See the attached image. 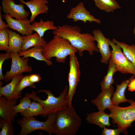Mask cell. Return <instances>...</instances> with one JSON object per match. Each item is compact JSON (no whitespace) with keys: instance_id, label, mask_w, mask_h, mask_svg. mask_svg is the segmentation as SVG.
<instances>
[{"instance_id":"obj_1","label":"cell","mask_w":135,"mask_h":135,"mask_svg":"<svg viewBox=\"0 0 135 135\" xmlns=\"http://www.w3.org/2000/svg\"><path fill=\"white\" fill-rule=\"evenodd\" d=\"M57 27L56 29L53 30V34L67 40L78 50L80 56H82L84 51L88 52L91 56L93 54L94 52H99L93 35L88 33H81V28L77 26L65 24Z\"/></svg>"},{"instance_id":"obj_16","label":"cell","mask_w":135,"mask_h":135,"mask_svg":"<svg viewBox=\"0 0 135 135\" xmlns=\"http://www.w3.org/2000/svg\"><path fill=\"white\" fill-rule=\"evenodd\" d=\"M0 96V116L2 119L13 122L17 114L14 111V107L16 105L18 99L8 100L4 96Z\"/></svg>"},{"instance_id":"obj_6","label":"cell","mask_w":135,"mask_h":135,"mask_svg":"<svg viewBox=\"0 0 135 135\" xmlns=\"http://www.w3.org/2000/svg\"><path fill=\"white\" fill-rule=\"evenodd\" d=\"M129 102L130 104L128 107L114 106L108 108L112 122L117 124L121 132L126 135L128 134L127 128L132 126V124L135 120V102L130 100Z\"/></svg>"},{"instance_id":"obj_15","label":"cell","mask_w":135,"mask_h":135,"mask_svg":"<svg viewBox=\"0 0 135 135\" xmlns=\"http://www.w3.org/2000/svg\"><path fill=\"white\" fill-rule=\"evenodd\" d=\"M20 2L26 5L30 9L31 14L30 20L31 23L34 22L36 17L42 14H47L48 10L47 4V0H30L27 2L21 0Z\"/></svg>"},{"instance_id":"obj_27","label":"cell","mask_w":135,"mask_h":135,"mask_svg":"<svg viewBox=\"0 0 135 135\" xmlns=\"http://www.w3.org/2000/svg\"><path fill=\"white\" fill-rule=\"evenodd\" d=\"M34 100L30 104L29 107L25 111L20 113L22 116L28 117L37 116L42 113L43 108L40 103Z\"/></svg>"},{"instance_id":"obj_7","label":"cell","mask_w":135,"mask_h":135,"mask_svg":"<svg viewBox=\"0 0 135 135\" xmlns=\"http://www.w3.org/2000/svg\"><path fill=\"white\" fill-rule=\"evenodd\" d=\"M69 71L68 80L69 87L67 94L68 106H72L73 97L76 93V88L80 81V72L79 62L75 54L69 56Z\"/></svg>"},{"instance_id":"obj_5","label":"cell","mask_w":135,"mask_h":135,"mask_svg":"<svg viewBox=\"0 0 135 135\" xmlns=\"http://www.w3.org/2000/svg\"><path fill=\"white\" fill-rule=\"evenodd\" d=\"M56 116V112L50 114L48 116L47 120L44 122L38 120L34 116H23L21 119L17 120L18 124L21 128L18 134L27 135L34 131L40 130L51 135L54 132Z\"/></svg>"},{"instance_id":"obj_34","label":"cell","mask_w":135,"mask_h":135,"mask_svg":"<svg viewBox=\"0 0 135 135\" xmlns=\"http://www.w3.org/2000/svg\"><path fill=\"white\" fill-rule=\"evenodd\" d=\"M28 78L30 82L33 84L39 82L41 80V78L38 74L28 75Z\"/></svg>"},{"instance_id":"obj_32","label":"cell","mask_w":135,"mask_h":135,"mask_svg":"<svg viewBox=\"0 0 135 135\" xmlns=\"http://www.w3.org/2000/svg\"><path fill=\"white\" fill-rule=\"evenodd\" d=\"M11 58L10 53L6 52L0 54V80H4V77L2 72V66L4 62L6 60Z\"/></svg>"},{"instance_id":"obj_28","label":"cell","mask_w":135,"mask_h":135,"mask_svg":"<svg viewBox=\"0 0 135 135\" xmlns=\"http://www.w3.org/2000/svg\"><path fill=\"white\" fill-rule=\"evenodd\" d=\"M29 86L34 88H36L34 84L30 82L28 78V75L23 76L17 84L15 90V94L17 96L22 98V90L25 88Z\"/></svg>"},{"instance_id":"obj_21","label":"cell","mask_w":135,"mask_h":135,"mask_svg":"<svg viewBox=\"0 0 135 135\" xmlns=\"http://www.w3.org/2000/svg\"><path fill=\"white\" fill-rule=\"evenodd\" d=\"M6 29L8 34L9 39L8 50L6 52L18 53L22 51L23 36H21L8 28Z\"/></svg>"},{"instance_id":"obj_11","label":"cell","mask_w":135,"mask_h":135,"mask_svg":"<svg viewBox=\"0 0 135 135\" xmlns=\"http://www.w3.org/2000/svg\"><path fill=\"white\" fill-rule=\"evenodd\" d=\"M67 17L68 19H72L74 22L80 20L85 23L87 22L101 23L100 19L90 14V12L85 8L82 2H80L76 6L72 8Z\"/></svg>"},{"instance_id":"obj_36","label":"cell","mask_w":135,"mask_h":135,"mask_svg":"<svg viewBox=\"0 0 135 135\" xmlns=\"http://www.w3.org/2000/svg\"><path fill=\"white\" fill-rule=\"evenodd\" d=\"M129 90L131 92L135 91V78L133 79L128 85Z\"/></svg>"},{"instance_id":"obj_23","label":"cell","mask_w":135,"mask_h":135,"mask_svg":"<svg viewBox=\"0 0 135 135\" xmlns=\"http://www.w3.org/2000/svg\"><path fill=\"white\" fill-rule=\"evenodd\" d=\"M58 27L56 26L52 21H44L40 19L39 22H34L31 24L32 30L37 33L41 37H43L45 32L49 30H53L57 29Z\"/></svg>"},{"instance_id":"obj_4","label":"cell","mask_w":135,"mask_h":135,"mask_svg":"<svg viewBox=\"0 0 135 135\" xmlns=\"http://www.w3.org/2000/svg\"><path fill=\"white\" fill-rule=\"evenodd\" d=\"M42 51L47 60L51 61V58L55 57L57 62L64 63L68 56L75 54L78 50L67 40L54 34L52 38L44 47Z\"/></svg>"},{"instance_id":"obj_13","label":"cell","mask_w":135,"mask_h":135,"mask_svg":"<svg viewBox=\"0 0 135 135\" xmlns=\"http://www.w3.org/2000/svg\"><path fill=\"white\" fill-rule=\"evenodd\" d=\"M3 18L7 23L8 27L16 30L22 36H27L32 34L33 31L31 28V23L28 19L25 20L14 19L8 14H4Z\"/></svg>"},{"instance_id":"obj_30","label":"cell","mask_w":135,"mask_h":135,"mask_svg":"<svg viewBox=\"0 0 135 135\" xmlns=\"http://www.w3.org/2000/svg\"><path fill=\"white\" fill-rule=\"evenodd\" d=\"M32 102L28 96L25 95L20 100V103L14 107L15 112L17 114L18 113H21L26 110L29 107Z\"/></svg>"},{"instance_id":"obj_8","label":"cell","mask_w":135,"mask_h":135,"mask_svg":"<svg viewBox=\"0 0 135 135\" xmlns=\"http://www.w3.org/2000/svg\"><path fill=\"white\" fill-rule=\"evenodd\" d=\"M109 42L112 48L111 58L116 65L118 71L122 74L135 76V66L124 56L121 48L110 40L109 39Z\"/></svg>"},{"instance_id":"obj_24","label":"cell","mask_w":135,"mask_h":135,"mask_svg":"<svg viewBox=\"0 0 135 135\" xmlns=\"http://www.w3.org/2000/svg\"><path fill=\"white\" fill-rule=\"evenodd\" d=\"M108 66L106 74L100 83L102 90L108 88L114 82L113 76L114 73L118 71L116 65L110 58L108 62Z\"/></svg>"},{"instance_id":"obj_18","label":"cell","mask_w":135,"mask_h":135,"mask_svg":"<svg viewBox=\"0 0 135 135\" xmlns=\"http://www.w3.org/2000/svg\"><path fill=\"white\" fill-rule=\"evenodd\" d=\"M135 76L133 75L129 79L123 80L120 85L116 84V90L114 92L112 99V104L114 106H118L119 104L121 103L129 102L130 100L126 99L125 96V92L131 81L134 78Z\"/></svg>"},{"instance_id":"obj_9","label":"cell","mask_w":135,"mask_h":135,"mask_svg":"<svg viewBox=\"0 0 135 135\" xmlns=\"http://www.w3.org/2000/svg\"><path fill=\"white\" fill-rule=\"evenodd\" d=\"M12 64L10 69L7 72L4 76V81L7 83L11 80L15 76L24 72L31 73L32 67L28 65V58H20L18 53H10Z\"/></svg>"},{"instance_id":"obj_22","label":"cell","mask_w":135,"mask_h":135,"mask_svg":"<svg viewBox=\"0 0 135 135\" xmlns=\"http://www.w3.org/2000/svg\"><path fill=\"white\" fill-rule=\"evenodd\" d=\"M43 48L40 46H34L27 50L22 51L18 54L20 57L23 56L22 58H23L31 57L38 60L44 61L48 66H51L52 64V61L46 60L43 55Z\"/></svg>"},{"instance_id":"obj_33","label":"cell","mask_w":135,"mask_h":135,"mask_svg":"<svg viewBox=\"0 0 135 135\" xmlns=\"http://www.w3.org/2000/svg\"><path fill=\"white\" fill-rule=\"evenodd\" d=\"M102 129V135H119L121 132L118 128L116 129H108L105 127Z\"/></svg>"},{"instance_id":"obj_2","label":"cell","mask_w":135,"mask_h":135,"mask_svg":"<svg viewBox=\"0 0 135 135\" xmlns=\"http://www.w3.org/2000/svg\"><path fill=\"white\" fill-rule=\"evenodd\" d=\"M82 120L72 106L56 112L54 133L56 135H75L82 124Z\"/></svg>"},{"instance_id":"obj_26","label":"cell","mask_w":135,"mask_h":135,"mask_svg":"<svg viewBox=\"0 0 135 135\" xmlns=\"http://www.w3.org/2000/svg\"><path fill=\"white\" fill-rule=\"evenodd\" d=\"M112 40L122 49L124 56L135 66V45H130L124 42H119L114 38H113Z\"/></svg>"},{"instance_id":"obj_10","label":"cell","mask_w":135,"mask_h":135,"mask_svg":"<svg viewBox=\"0 0 135 135\" xmlns=\"http://www.w3.org/2000/svg\"><path fill=\"white\" fill-rule=\"evenodd\" d=\"M2 9L5 14L18 20L28 19L29 13L25 10L24 4H16L14 0H2Z\"/></svg>"},{"instance_id":"obj_20","label":"cell","mask_w":135,"mask_h":135,"mask_svg":"<svg viewBox=\"0 0 135 135\" xmlns=\"http://www.w3.org/2000/svg\"><path fill=\"white\" fill-rule=\"evenodd\" d=\"M23 37L22 51L27 50L34 46L43 48L47 43L43 37H40L36 32L28 35L23 36Z\"/></svg>"},{"instance_id":"obj_31","label":"cell","mask_w":135,"mask_h":135,"mask_svg":"<svg viewBox=\"0 0 135 135\" xmlns=\"http://www.w3.org/2000/svg\"><path fill=\"white\" fill-rule=\"evenodd\" d=\"M9 35L6 28L0 30V50L7 52L8 48Z\"/></svg>"},{"instance_id":"obj_38","label":"cell","mask_w":135,"mask_h":135,"mask_svg":"<svg viewBox=\"0 0 135 135\" xmlns=\"http://www.w3.org/2000/svg\"><path fill=\"white\" fill-rule=\"evenodd\" d=\"M19 0V1L21 0Z\"/></svg>"},{"instance_id":"obj_3","label":"cell","mask_w":135,"mask_h":135,"mask_svg":"<svg viewBox=\"0 0 135 135\" xmlns=\"http://www.w3.org/2000/svg\"><path fill=\"white\" fill-rule=\"evenodd\" d=\"M68 86H65L63 91L58 97H55L50 90L47 89H41L37 93L42 92L47 95L45 100H42L36 94V93L33 91L31 93H27L25 95L40 104L43 106V110L40 116L46 117L51 114L66 108L68 106L67 94Z\"/></svg>"},{"instance_id":"obj_12","label":"cell","mask_w":135,"mask_h":135,"mask_svg":"<svg viewBox=\"0 0 135 135\" xmlns=\"http://www.w3.org/2000/svg\"><path fill=\"white\" fill-rule=\"evenodd\" d=\"M92 34L95 41L97 42L96 46L101 55L100 62L107 64L112 55L109 47V39L106 38L100 29L94 30Z\"/></svg>"},{"instance_id":"obj_14","label":"cell","mask_w":135,"mask_h":135,"mask_svg":"<svg viewBox=\"0 0 135 135\" xmlns=\"http://www.w3.org/2000/svg\"><path fill=\"white\" fill-rule=\"evenodd\" d=\"M114 91V87L111 85L109 88L102 90L97 97L91 101L92 102L99 110L104 111L112 107L114 105L112 103V97Z\"/></svg>"},{"instance_id":"obj_19","label":"cell","mask_w":135,"mask_h":135,"mask_svg":"<svg viewBox=\"0 0 135 135\" xmlns=\"http://www.w3.org/2000/svg\"><path fill=\"white\" fill-rule=\"evenodd\" d=\"M23 76L22 74L17 75L13 78L10 83L4 86L0 87V96H4L6 99L10 100L21 98L16 96L14 92L17 84Z\"/></svg>"},{"instance_id":"obj_35","label":"cell","mask_w":135,"mask_h":135,"mask_svg":"<svg viewBox=\"0 0 135 135\" xmlns=\"http://www.w3.org/2000/svg\"><path fill=\"white\" fill-rule=\"evenodd\" d=\"M2 6H0V30H1L6 28L8 27L7 24L3 21L2 18Z\"/></svg>"},{"instance_id":"obj_29","label":"cell","mask_w":135,"mask_h":135,"mask_svg":"<svg viewBox=\"0 0 135 135\" xmlns=\"http://www.w3.org/2000/svg\"><path fill=\"white\" fill-rule=\"evenodd\" d=\"M12 121L6 119L0 120V128L1 130L0 135H13L14 130Z\"/></svg>"},{"instance_id":"obj_25","label":"cell","mask_w":135,"mask_h":135,"mask_svg":"<svg viewBox=\"0 0 135 135\" xmlns=\"http://www.w3.org/2000/svg\"><path fill=\"white\" fill-rule=\"evenodd\" d=\"M96 6L106 12H113L121 6L115 0H94Z\"/></svg>"},{"instance_id":"obj_17","label":"cell","mask_w":135,"mask_h":135,"mask_svg":"<svg viewBox=\"0 0 135 135\" xmlns=\"http://www.w3.org/2000/svg\"><path fill=\"white\" fill-rule=\"evenodd\" d=\"M110 118V114H106L104 111L99 110L98 112L87 114L86 119L88 123L96 124L102 128L111 126L109 122Z\"/></svg>"},{"instance_id":"obj_37","label":"cell","mask_w":135,"mask_h":135,"mask_svg":"<svg viewBox=\"0 0 135 135\" xmlns=\"http://www.w3.org/2000/svg\"><path fill=\"white\" fill-rule=\"evenodd\" d=\"M134 33L135 34V28L134 29Z\"/></svg>"}]
</instances>
